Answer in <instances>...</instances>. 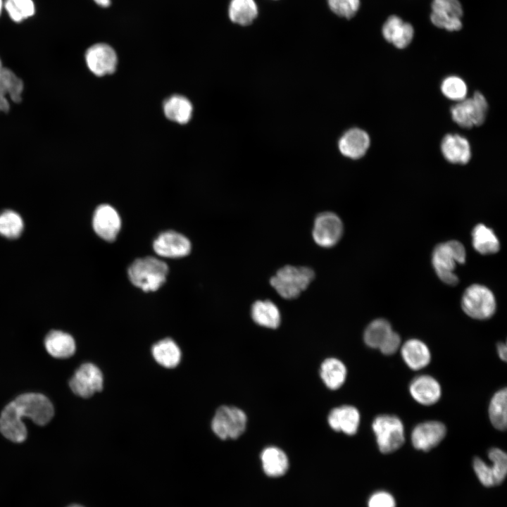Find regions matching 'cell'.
Returning <instances> with one entry per match:
<instances>
[{
	"mask_svg": "<svg viewBox=\"0 0 507 507\" xmlns=\"http://www.w3.org/2000/svg\"><path fill=\"white\" fill-rule=\"evenodd\" d=\"M401 353L405 363L414 370L426 367L431 360V353L428 346L423 342L417 339H411L406 341L401 346Z\"/></svg>",
	"mask_w": 507,
	"mask_h": 507,
	"instance_id": "cb8c5ba5",
	"label": "cell"
},
{
	"mask_svg": "<svg viewBox=\"0 0 507 507\" xmlns=\"http://www.w3.org/2000/svg\"><path fill=\"white\" fill-rule=\"evenodd\" d=\"M466 252L463 245L456 240L438 244L432 257L433 268L438 277L449 285H456L458 279L454 270L457 264L464 263Z\"/></svg>",
	"mask_w": 507,
	"mask_h": 507,
	"instance_id": "6da1fadb",
	"label": "cell"
},
{
	"mask_svg": "<svg viewBox=\"0 0 507 507\" xmlns=\"http://www.w3.org/2000/svg\"><path fill=\"white\" fill-rule=\"evenodd\" d=\"M2 68H3V67H2L1 62V60H0V70H1Z\"/></svg>",
	"mask_w": 507,
	"mask_h": 507,
	"instance_id": "f6af8a7d",
	"label": "cell"
},
{
	"mask_svg": "<svg viewBox=\"0 0 507 507\" xmlns=\"http://www.w3.org/2000/svg\"><path fill=\"white\" fill-rule=\"evenodd\" d=\"M0 432L15 443H21L27 438L26 426L18 416L12 401L8 403L1 413Z\"/></svg>",
	"mask_w": 507,
	"mask_h": 507,
	"instance_id": "ffe728a7",
	"label": "cell"
},
{
	"mask_svg": "<svg viewBox=\"0 0 507 507\" xmlns=\"http://www.w3.org/2000/svg\"><path fill=\"white\" fill-rule=\"evenodd\" d=\"M103 383L101 370L92 363H85L75 370L69 380V387L75 394L87 399L101 392Z\"/></svg>",
	"mask_w": 507,
	"mask_h": 507,
	"instance_id": "30bf717a",
	"label": "cell"
},
{
	"mask_svg": "<svg viewBox=\"0 0 507 507\" xmlns=\"http://www.w3.org/2000/svg\"><path fill=\"white\" fill-rule=\"evenodd\" d=\"M461 306L463 311L472 318L486 320L494 314L496 303L494 294L489 288L475 284L465 290Z\"/></svg>",
	"mask_w": 507,
	"mask_h": 507,
	"instance_id": "5b68a950",
	"label": "cell"
},
{
	"mask_svg": "<svg viewBox=\"0 0 507 507\" xmlns=\"http://www.w3.org/2000/svg\"><path fill=\"white\" fill-rule=\"evenodd\" d=\"M261 460L264 472L271 477L282 476L289 468L287 455L275 446L265 448L261 454Z\"/></svg>",
	"mask_w": 507,
	"mask_h": 507,
	"instance_id": "484cf974",
	"label": "cell"
},
{
	"mask_svg": "<svg viewBox=\"0 0 507 507\" xmlns=\"http://www.w3.org/2000/svg\"><path fill=\"white\" fill-rule=\"evenodd\" d=\"M247 418L243 411L234 407H219L211 421V429L221 439H237L245 430Z\"/></svg>",
	"mask_w": 507,
	"mask_h": 507,
	"instance_id": "ba28073f",
	"label": "cell"
},
{
	"mask_svg": "<svg viewBox=\"0 0 507 507\" xmlns=\"http://www.w3.org/2000/svg\"><path fill=\"white\" fill-rule=\"evenodd\" d=\"M257 13V6L254 0H232L229 6L230 20L241 25L251 24Z\"/></svg>",
	"mask_w": 507,
	"mask_h": 507,
	"instance_id": "836d02e7",
	"label": "cell"
},
{
	"mask_svg": "<svg viewBox=\"0 0 507 507\" xmlns=\"http://www.w3.org/2000/svg\"><path fill=\"white\" fill-rule=\"evenodd\" d=\"M360 418L357 408L345 405L333 408L328 415L327 420L334 430L353 435L358 429Z\"/></svg>",
	"mask_w": 507,
	"mask_h": 507,
	"instance_id": "44dd1931",
	"label": "cell"
},
{
	"mask_svg": "<svg viewBox=\"0 0 507 507\" xmlns=\"http://www.w3.org/2000/svg\"><path fill=\"white\" fill-rule=\"evenodd\" d=\"M441 91L449 99L458 102L466 98L468 87L463 79L452 75L442 81Z\"/></svg>",
	"mask_w": 507,
	"mask_h": 507,
	"instance_id": "8d00e7d4",
	"label": "cell"
},
{
	"mask_svg": "<svg viewBox=\"0 0 507 507\" xmlns=\"http://www.w3.org/2000/svg\"><path fill=\"white\" fill-rule=\"evenodd\" d=\"M168 268L165 263L154 257L135 260L128 269L132 283L144 292L157 290L165 281Z\"/></svg>",
	"mask_w": 507,
	"mask_h": 507,
	"instance_id": "3957f363",
	"label": "cell"
},
{
	"mask_svg": "<svg viewBox=\"0 0 507 507\" xmlns=\"http://www.w3.org/2000/svg\"><path fill=\"white\" fill-rule=\"evenodd\" d=\"M368 507H396L395 499L387 492H377L369 499Z\"/></svg>",
	"mask_w": 507,
	"mask_h": 507,
	"instance_id": "f35d334b",
	"label": "cell"
},
{
	"mask_svg": "<svg viewBox=\"0 0 507 507\" xmlns=\"http://www.w3.org/2000/svg\"><path fill=\"white\" fill-rule=\"evenodd\" d=\"M96 4L101 7H108L111 4V0H94Z\"/></svg>",
	"mask_w": 507,
	"mask_h": 507,
	"instance_id": "b9f144b4",
	"label": "cell"
},
{
	"mask_svg": "<svg viewBox=\"0 0 507 507\" xmlns=\"http://www.w3.org/2000/svg\"><path fill=\"white\" fill-rule=\"evenodd\" d=\"M330 9L337 15L351 18L360 6V0H327Z\"/></svg>",
	"mask_w": 507,
	"mask_h": 507,
	"instance_id": "74e56055",
	"label": "cell"
},
{
	"mask_svg": "<svg viewBox=\"0 0 507 507\" xmlns=\"http://www.w3.org/2000/svg\"><path fill=\"white\" fill-rule=\"evenodd\" d=\"M390 323L382 318L372 321L366 327L363 339L367 346L380 349L394 333Z\"/></svg>",
	"mask_w": 507,
	"mask_h": 507,
	"instance_id": "1f68e13d",
	"label": "cell"
},
{
	"mask_svg": "<svg viewBox=\"0 0 507 507\" xmlns=\"http://www.w3.org/2000/svg\"><path fill=\"white\" fill-rule=\"evenodd\" d=\"M492 461L489 465L481 458L476 457L473 461V469L480 480L485 487H491L500 484L507 474V455L500 449L492 448L488 452Z\"/></svg>",
	"mask_w": 507,
	"mask_h": 507,
	"instance_id": "9c48e42d",
	"label": "cell"
},
{
	"mask_svg": "<svg viewBox=\"0 0 507 507\" xmlns=\"http://www.w3.org/2000/svg\"><path fill=\"white\" fill-rule=\"evenodd\" d=\"M23 220L20 215L11 210L0 213V234L9 238L18 237L23 230Z\"/></svg>",
	"mask_w": 507,
	"mask_h": 507,
	"instance_id": "e575fe53",
	"label": "cell"
},
{
	"mask_svg": "<svg viewBox=\"0 0 507 507\" xmlns=\"http://www.w3.org/2000/svg\"><path fill=\"white\" fill-rule=\"evenodd\" d=\"M446 434V426L441 422L431 420L417 425L411 432L413 446L418 450L428 451L437 446Z\"/></svg>",
	"mask_w": 507,
	"mask_h": 507,
	"instance_id": "5bb4252c",
	"label": "cell"
},
{
	"mask_svg": "<svg viewBox=\"0 0 507 507\" xmlns=\"http://www.w3.org/2000/svg\"><path fill=\"white\" fill-rule=\"evenodd\" d=\"M95 232L106 241H113L121 227L118 212L108 204L100 205L96 209L92 220Z\"/></svg>",
	"mask_w": 507,
	"mask_h": 507,
	"instance_id": "2e32d148",
	"label": "cell"
},
{
	"mask_svg": "<svg viewBox=\"0 0 507 507\" xmlns=\"http://www.w3.org/2000/svg\"><path fill=\"white\" fill-rule=\"evenodd\" d=\"M382 34L386 41L401 49L412 42L414 29L411 23L404 22L399 16L392 15L384 23Z\"/></svg>",
	"mask_w": 507,
	"mask_h": 507,
	"instance_id": "e0dca14e",
	"label": "cell"
},
{
	"mask_svg": "<svg viewBox=\"0 0 507 507\" xmlns=\"http://www.w3.org/2000/svg\"><path fill=\"white\" fill-rule=\"evenodd\" d=\"M163 111L168 119L180 124H185L192 118V105L186 97L173 95L165 101Z\"/></svg>",
	"mask_w": 507,
	"mask_h": 507,
	"instance_id": "f1b7e54d",
	"label": "cell"
},
{
	"mask_svg": "<svg viewBox=\"0 0 507 507\" xmlns=\"http://www.w3.org/2000/svg\"><path fill=\"white\" fill-rule=\"evenodd\" d=\"M155 252L166 258H180L187 256L191 251V244L184 235L175 231L161 233L154 242Z\"/></svg>",
	"mask_w": 507,
	"mask_h": 507,
	"instance_id": "9a60e30c",
	"label": "cell"
},
{
	"mask_svg": "<svg viewBox=\"0 0 507 507\" xmlns=\"http://www.w3.org/2000/svg\"><path fill=\"white\" fill-rule=\"evenodd\" d=\"M23 90L21 79L11 70L2 68L0 70V111L7 112L9 109L7 95L13 102H20Z\"/></svg>",
	"mask_w": 507,
	"mask_h": 507,
	"instance_id": "603a6c76",
	"label": "cell"
},
{
	"mask_svg": "<svg viewBox=\"0 0 507 507\" xmlns=\"http://www.w3.org/2000/svg\"><path fill=\"white\" fill-rule=\"evenodd\" d=\"M320 377L328 388L337 389L346 380V368L341 361L334 358H327L321 365Z\"/></svg>",
	"mask_w": 507,
	"mask_h": 507,
	"instance_id": "4dcf8cb0",
	"label": "cell"
},
{
	"mask_svg": "<svg viewBox=\"0 0 507 507\" xmlns=\"http://www.w3.org/2000/svg\"><path fill=\"white\" fill-rule=\"evenodd\" d=\"M372 427L379 450L382 453H392L403 444L404 427L397 416L379 415L373 420Z\"/></svg>",
	"mask_w": 507,
	"mask_h": 507,
	"instance_id": "277c9868",
	"label": "cell"
},
{
	"mask_svg": "<svg viewBox=\"0 0 507 507\" xmlns=\"http://www.w3.org/2000/svg\"><path fill=\"white\" fill-rule=\"evenodd\" d=\"M488 412L492 425L499 430H506L507 425V392L506 388L499 389L493 395Z\"/></svg>",
	"mask_w": 507,
	"mask_h": 507,
	"instance_id": "d6a6232c",
	"label": "cell"
},
{
	"mask_svg": "<svg viewBox=\"0 0 507 507\" xmlns=\"http://www.w3.org/2000/svg\"><path fill=\"white\" fill-rule=\"evenodd\" d=\"M314 277V271L308 267L287 265L278 270L270 282L280 296L293 299L307 289Z\"/></svg>",
	"mask_w": 507,
	"mask_h": 507,
	"instance_id": "7a4b0ae2",
	"label": "cell"
},
{
	"mask_svg": "<svg viewBox=\"0 0 507 507\" xmlns=\"http://www.w3.org/2000/svg\"><path fill=\"white\" fill-rule=\"evenodd\" d=\"M3 6H4L3 0H0V14L2 11Z\"/></svg>",
	"mask_w": 507,
	"mask_h": 507,
	"instance_id": "7bdbcfd3",
	"label": "cell"
},
{
	"mask_svg": "<svg viewBox=\"0 0 507 507\" xmlns=\"http://www.w3.org/2000/svg\"><path fill=\"white\" fill-rule=\"evenodd\" d=\"M409 392L415 401L425 406L435 403L442 395L439 383L427 375H419L413 379L409 385Z\"/></svg>",
	"mask_w": 507,
	"mask_h": 507,
	"instance_id": "d6986e66",
	"label": "cell"
},
{
	"mask_svg": "<svg viewBox=\"0 0 507 507\" xmlns=\"http://www.w3.org/2000/svg\"><path fill=\"white\" fill-rule=\"evenodd\" d=\"M506 344L505 343H499L497 345V352L499 358L503 361H506L507 354H506Z\"/></svg>",
	"mask_w": 507,
	"mask_h": 507,
	"instance_id": "60d3db41",
	"label": "cell"
},
{
	"mask_svg": "<svg viewBox=\"0 0 507 507\" xmlns=\"http://www.w3.org/2000/svg\"><path fill=\"white\" fill-rule=\"evenodd\" d=\"M253 320L262 327L277 328L281 322V315L277 306L270 300H258L251 309Z\"/></svg>",
	"mask_w": 507,
	"mask_h": 507,
	"instance_id": "4316f807",
	"label": "cell"
},
{
	"mask_svg": "<svg viewBox=\"0 0 507 507\" xmlns=\"http://www.w3.org/2000/svg\"><path fill=\"white\" fill-rule=\"evenodd\" d=\"M441 151L444 157L454 164H466L471 158L469 142L457 134H449L443 138Z\"/></svg>",
	"mask_w": 507,
	"mask_h": 507,
	"instance_id": "7402d4cb",
	"label": "cell"
},
{
	"mask_svg": "<svg viewBox=\"0 0 507 507\" xmlns=\"http://www.w3.org/2000/svg\"><path fill=\"white\" fill-rule=\"evenodd\" d=\"M18 416L30 418L35 424L44 426L54 415L50 400L42 394L25 393L12 401Z\"/></svg>",
	"mask_w": 507,
	"mask_h": 507,
	"instance_id": "8992f818",
	"label": "cell"
},
{
	"mask_svg": "<svg viewBox=\"0 0 507 507\" xmlns=\"http://www.w3.org/2000/svg\"><path fill=\"white\" fill-rule=\"evenodd\" d=\"M4 7L9 17L16 23L32 16L35 11L32 0H6Z\"/></svg>",
	"mask_w": 507,
	"mask_h": 507,
	"instance_id": "d590c367",
	"label": "cell"
},
{
	"mask_svg": "<svg viewBox=\"0 0 507 507\" xmlns=\"http://www.w3.org/2000/svg\"><path fill=\"white\" fill-rule=\"evenodd\" d=\"M472 238L474 249L481 254H495L500 249V243L494 232L483 224H478L474 227Z\"/></svg>",
	"mask_w": 507,
	"mask_h": 507,
	"instance_id": "f546056e",
	"label": "cell"
},
{
	"mask_svg": "<svg viewBox=\"0 0 507 507\" xmlns=\"http://www.w3.org/2000/svg\"><path fill=\"white\" fill-rule=\"evenodd\" d=\"M344 231L339 217L332 212H323L314 220L312 235L320 246L330 248L338 243Z\"/></svg>",
	"mask_w": 507,
	"mask_h": 507,
	"instance_id": "7c38bea8",
	"label": "cell"
},
{
	"mask_svg": "<svg viewBox=\"0 0 507 507\" xmlns=\"http://www.w3.org/2000/svg\"><path fill=\"white\" fill-rule=\"evenodd\" d=\"M401 346L400 336L395 332L389 339L380 348V351L384 355H392L396 353Z\"/></svg>",
	"mask_w": 507,
	"mask_h": 507,
	"instance_id": "ab89813d",
	"label": "cell"
},
{
	"mask_svg": "<svg viewBox=\"0 0 507 507\" xmlns=\"http://www.w3.org/2000/svg\"><path fill=\"white\" fill-rule=\"evenodd\" d=\"M370 144L368 134L360 128H351L346 131L338 142L341 154L351 159L362 158L367 152Z\"/></svg>",
	"mask_w": 507,
	"mask_h": 507,
	"instance_id": "ac0fdd59",
	"label": "cell"
},
{
	"mask_svg": "<svg viewBox=\"0 0 507 507\" xmlns=\"http://www.w3.org/2000/svg\"><path fill=\"white\" fill-rule=\"evenodd\" d=\"M487 111V101L480 92H475L472 97L465 98L451 108L453 120L463 128L483 124Z\"/></svg>",
	"mask_w": 507,
	"mask_h": 507,
	"instance_id": "52a82bcc",
	"label": "cell"
},
{
	"mask_svg": "<svg viewBox=\"0 0 507 507\" xmlns=\"http://www.w3.org/2000/svg\"><path fill=\"white\" fill-rule=\"evenodd\" d=\"M151 353L154 360L166 368L176 367L181 360V351L170 338L162 339L153 345Z\"/></svg>",
	"mask_w": 507,
	"mask_h": 507,
	"instance_id": "83f0119b",
	"label": "cell"
},
{
	"mask_svg": "<svg viewBox=\"0 0 507 507\" xmlns=\"http://www.w3.org/2000/svg\"><path fill=\"white\" fill-rule=\"evenodd\" d=\"M44 346L47 352L57 358L72 356L76 349L73 337L59 330H51L47 334L44 339Z\"/></svg>",
	"mask_w": 507,
	"mask_h": 507,
	"instance_id": "d4e9b609",
	"label": "cell"
},
{
	"mask_svg": "<svg viewBox=\"0 0 507 507\" xmlns=\"http://www.w3.org/2000/svg\"><path fill=\"white\" fill-rule=\"evenodd\" d=\"M68 507H83V506H80V505H75V504H74V505L69 506H68Z\"/></svg>",
	"mask_w": 507,
	"mask_h": 507,
	"instance_id": "ee69618b",
	"label": "cell"
},
{
	"mask_svg": "<svg viewBox=\"0 0 507 507\" xmlns=\"http://www.w3.org/2000/svg\"><path fill=\"white\" fill-rule=\"evenodd\" d=\"M85 60L89 69L97 76L113 73L118 63L113 49L102 43L90 46L86 51Z\"/></svg>",
	"mask_w": 507,
	"mask_h": 507,
	"instance_id": "4fadbf2b",
	"label": "cell"
},
{
	"mask_svg": "<svg viewBox=\"0 0 507 507\" xmlns=\"http://www.w3.org/2000/svg\"><path fill=\"white\" fill-rule=\"evenodd\" d=\"M431 8L430 18L434 26L450 32L462 28L463 10L458 0H432Z\"/></svg>",
	"mask_w": 507,
	"mask_h": 507,
	"instance_id": "8fae6325",
	"label": "cell"
}]
</instances>
